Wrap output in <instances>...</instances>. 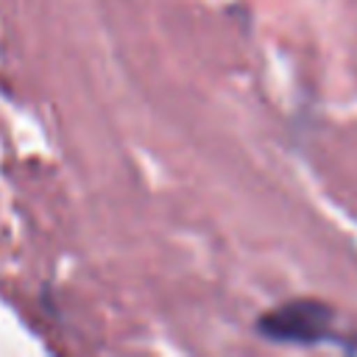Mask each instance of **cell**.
Segmentation results:
<instances>
[{
	"instance_id": "obj_1",
	"label": "cell",
	"mask_w": 357,
	"mask_h": 357,
	"mask_svg": "<svg viewBox=\"0 0 357 357\" xmlns=\"http://www.w3.org/2000/svg\"><path fill=\"white\" fill-rule=\"evenodd\" d=\"M259 335L276 343H296V346H318L343 340L335 324V312L312 298L287 301L271 312H265L257 324Z\"/></svg>"
}]
</instances>
